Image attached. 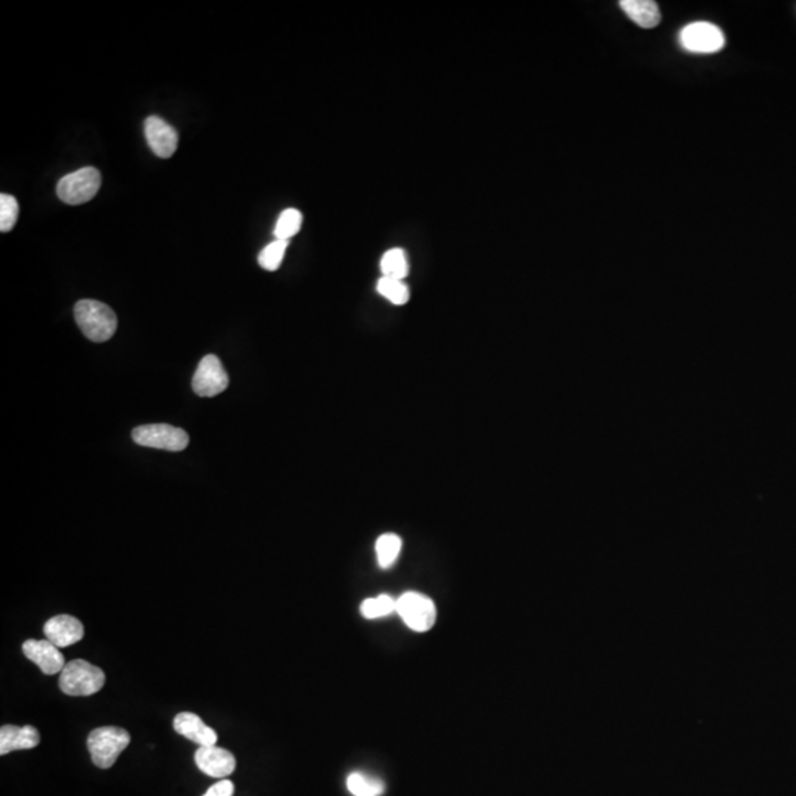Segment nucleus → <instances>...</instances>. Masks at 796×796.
Segmentation results:
<instances>
[{
  "instance_id": "19",
  "label": "nucleus",
  "mask_w": 796,
  "mask_h": 796,
  "mask_svg": "<svg viewBox=\"0 0 796 796\" xmlns=\"http://www.w3.org/2000/svg\"><path fill=\"white\" fill-rule=\"evenodd\" d=\"M303 225V214L295 208H288L282 211L275 226V236L281 241H290L292 236L298 234Z\"/></svg>"
},
{
  "instance_id": "22",
  "label": "nucleus",
  "mask_w": 796,
  "mask_h": 796,
  "mask_svg": "<svg viewBox=\"0 0 796 796\" xmlns=\"http://www.w3.org/2000/svg\"><path fill=\"white\" fill-rule=\"evenodd\" d=\"M288 245H290V241H281V239L268 243L267 247L263 248L259 254V265L268 272H275L281 267Z\"/></svg>"
},
{
  "instance_id": "21",
  "label": "nucleus",
  "mask_w": 796,
  "mask_h": 796,
  "mask_svg": "<svg viewBox=\"0 0 796 796\" xmlns=\"http://www.w3.org/2000/svg\"><path fill=\"white\" fill-rule=\"evenodd\" d=\"M378 292L395 306H404L410 299V291L402 281L382 276L378 282Z\"/></svg>"
},
{
  "instance_id": "18",
  "label": "nucleus",
  "mask_w": 796,
  "mask_h": 796,
  "mask_svg": "<svg viewBox=\"0 0 796 796\" xmlns=\"http://www.w3.org/2000/svg\"><path fill=\"white\" fill-rule=\"evenodd\" d=\"M402 552V538L395 534H384L377 541V556L379 567L391 568Z\"/></svg>"
},
{
  "instance_id": "8",
  "label": "nucleus",
  "mask_w": 796,
  "mask_h": 796,
  "mask_svg": "<svg viewBox=\"0 0 796 796\" xmlns=\"http://www.w3.org/2000/svg\"><path fill=\"white\" fill-rule=\"evenodd\" d=\"M680 44L689 52L714 53L723 48L724 36L711 22H693L680 33Z\"/></svg>"
},
{
  "instance_id": "1",
  "label": "nucleus",
  "mask_w": 796,
  "mask_h": 796,
  "mask_svg": "<svg viewBox=\"0 0 796 796\" xmlns=\"http://www.w3.org/2000/svg\"><path fill=\"white\" fill-rule=\"evenodd\" d=\"M78 328L93 342L108 341L117 330V316L113 308L96 299H80L74 306Z\"/></svg>"
},
{
  "instance_id": "11",
  "label": "nucleus",
  "mask_w": 796,
  "mask_h": 796,
  "mask_svg": "<svg viewBox=\"0 0 796 796\" xmlns=\"http://www.w3.org/2000/svg\"><path fill=\"white\" fill-rule=\"evenodd\" d=\"M195 764L203 775L214 779H225L236 768L234 753L219 746H199L195 752Z\"/></svg>"
},
{
  "instance_id": "20",
  "label": "nucleus",
  "mask_w": 796,
  "mask_h": 796,
  "mask_svg": "<svg viewBox=\"0 0 796 796\" xmlns=\"http://www.w3.org/2000/svg\"><path fill=\"white\" fill-rule=\"evenodd\" d=\"M362 614L364 618L377 619L397 612V601L388 594H381L378 597H370L362 603Z\"/></svg>"
},
{
  "instance_id": "7",
  "label": "nucleus",
  "mask_w": 796,
  "mask_h": 796,
  "mask_svg": "<svg viewBox=\"0 0 796 796\" xmlns=\"http://www.w3.org/2000/svg\"><path fill=\"white\" fill-rule=\"evenodd\" d=\"M229 386V377L220 359L208 354L199 362L192 379V388L199 397H216Z\"/></svg>"
},
{
  "instance_id": "2",
  "label": "nucleus",
  "mask_w": 796,
  "mask_h": 796,
  "mask_svg": "<svg viewBox=\"0 0 796 796\" xmlns=\"http://www.w3.org/2000/svg\"><path fill=\"white\" fill-rule=\"evenodd\" d=\"M105 673L84 659L67 663L60 675V688L68 696H92L104 688Z\"/></svg>"
},
{
  "instance_id": "16",
  "label": "nucleus",
  "mask_w": 796,
  "mask_h": 796,
  "mask_svg": "<svg viewBox=\"0 0 796 796\" xmlns=\"http://www.w3.org/2000/svg\"><path fill=\"white\" fill-rule=\"evenodd\" d=\"M346 788L350 791L351 795L354 796H381L386 789V784L378 777L355 771L348 776Z\"/></svg>"
},
{
  "instance_id": "12",
  "label": "nucleus",
  "mask_w": 796,
  "mask_h": 796,
  "mask_svg": "<svg viewBox=\"0 0 796 796\" xmlns=\"http://www.w3.org/2000/svg\"><path fill=\"white\" fill-rule=\"evenodd\" d=\"M44 636L57 648H68L82 641L84 627L76 617L57 615L44 624Z\"/></svg>"
},
{
  "instance_id": "24",
  "label": "nucleus",
  "mask_w": 796,
  "mask_h": 796,
  "mask_svg": "<svg viewBox=\"0 0 796 796\" xmlns=\"http://www.w3.org/2000/svg\"><path fill=\"white\" fill-rule=\"evenodd\" d=\"M235 784L227 779H221L216 784H212L203 796H234Z\"/></svg>"
},
{
  "instance_id": "6",
  "label": "nucleus",
  "mask_w": 796,
  "mask_h": 796,
  "mask_svg": "<svg viewBox=\"0 0 796 796\" xmlns=\"http://www.w3.org/2000/svg\"><path fill=\"white\" fill-rule=\"evenodd\" d=\"M131 438L139 446L167 451H182L189 444L187 431L169 424L142 425L133 429Z\"/></svg>"
},
{
  "instance_id": "23",
  "label": "nucleus",
  "mask_w": 796,
  "mask_h": 796,
  "mask_svg": "<svg viewBox=\"0 0 796 796\" xmlns=\"http://www.w3.org/2000/svg\"><path fill=\"white\" fill-rule=\"evenodd\" d=\"M20 205L17 199L8 194L0 195V232H11L17 223Z\"/></svg>"
},
{
  "instance_id": "3",
  "label": "nucleus",
  "mask_w": 796,
  "mask_h": 796,
  "mask_svg": "<svg viewBox=\"0 0 796 796\" xmlns=\"http://www.w3.org/2000/svg\"><path fill=\"white\" fill-rule=\"evenodd\" d=\"M131 744V733L120 728H100L91 731L87 749L92 761L100 768H111L120 753Z\"/></svg>"
},
{
  "instance_id": "9",
  "label": "nucleus",
  "mask_w": 796,
  "mask_h": 796,
  "mask_svg": "<svg viewBox=\"0 0 796 796\" xmlns=\"http://www.w3.org/2000/svg\"><path fill=\"white\" fill-rule=\"evenodd\" d=\"M22 652L26 655L27 659H30L31 663L39 666L44 674H57V673H62V670L66 668L64 655L48 639L46 641L30 639V641H24Z\"/></svg>"
},
{
  "instance_id": "17",
  "label": "nucleus",
  "mask_w": 796,
  "mask_h": 796,
  "mask_svg": "<svg viewBox=\"0 0 796 796\" xmlns=\"http://www.w3.org/2000/svg\"><path fill=\"white\" fill-rule=\"evenodd\" d=\"M381 272L384 277L402 281L409 275V261L406 252L400 248L386 251L381 259Z\"/></svg>"
},
{
  "instance_id": "10",
  "label": "nucleus",
  "mask_w": 796,
  "mask_h": 796,
  "mask_svg": "<svg viewBox=\"0 0 796 796\" xmlns=\"http://www.w3.org/2000/svg\"><path fill=\"white\" fill-rule=\"evenodd\" d=\"M145 136L152 152L160 158H170L178 149L179 134L163 118L151 115L145 122Z\"/></svg>"
},
{
  "instance_id": "15",
  "label": "nucleus",
  "mask_w": 796,
  "mask_h": 796,
  "mask_svg": "<svg viewBox=\"0 0 796 796\" xmlns=\"http://www.w3.org/2000/svg\"><path fill=\"white\" fill-rule=\"evenodd\" d=\"M619 6L641 28H655L661 22V11L652 0H623Z\"/></svg>"
},
{
  "instance_id": "14",
  "label": "nucleus",
  "mask_w": 796,
  "mask_h": 796,
  "mask_svg": "<svg viewBox=\"0 0 796 796\" xmlns=\"http://www.w3.org/2000/svg\"><path fill=\"white\" fill-rule=\"evenodd\" d=\"M39 744V731L33 726L18 728L12 724H6L0 728V755L21 749L36 748Z\"/></svg>"
},
{
  "instance_id": "4",
  "label": "nucleus",
  "mask_w": 796,
  "mask_h": 796,
  "mask_svg": "<svg viewBox=\"0 0 796 796\" xmlns=\"http://www.w3.org/2000/svg\"><path fill=\"white\" fill-rule=\"evenodd\" d=\"M102 185V176L95 167H84L67 174L58 182L57 194L62 203L80 205L95 198Z\"/></svg>"
},
{
  "instance_id": "13",
  "label": "nucleus",
  "mask_w": 796,
  "mask_h": 796,
  "mask_svg": "<svg viewBox=\"0 0 796 796\" xmlns=\"http://www.w3.org/2000/svg\"><path fill=\"white\" fill-rule=\"evenodd\" d=\"M173 726L179 735L185 736L187 739L198 744L199 746H214L219 739L216 730L208 728L203 719L194 712H180L176 715Z\"/></svg>"
},
{
  "instance_id": "5",
  "label": "nucleus",
  "mask_w": 796,
  "mask_h": 796,
  "mask_svg": "<svg viewBox=\"0 0 796 796\" xmlns=\"http://www.w3.org/2000/svg\"><path fill=\"white\" fill-rule=\"evenodd\" d=\"M397 612L413 632H428L437 621V608L433 599L418 592H407L398 597Z\"/></svg>"
}]
</instances>
